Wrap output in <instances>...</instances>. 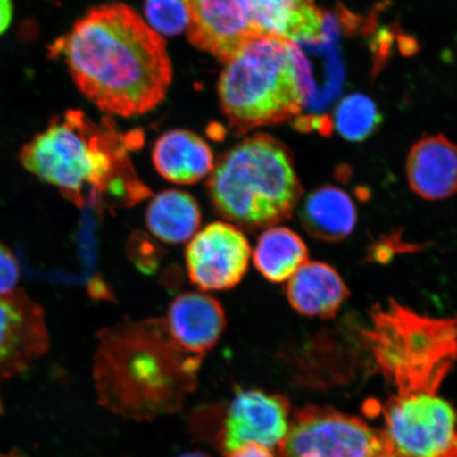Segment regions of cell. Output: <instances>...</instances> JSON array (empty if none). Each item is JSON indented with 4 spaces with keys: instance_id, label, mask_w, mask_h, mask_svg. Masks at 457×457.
Returning a JSON list of instances; mask_svg holds the SVG:
<instances>
[{
    "instance_id": "1",
    "label": "cell",
    "mask_w": 457,
    "mask_h": 457,
    "mask_svg": "<svg viewBox=\"0 0 457 457\" xmlns=\"http://www.w3.org/2000/svg\"><path fill=\"white\" fill-rule=\"evenodd\" d=\"M50 54L65 62L86 98L112 116L153 111L173 79L164 38L124 4L89 10L51 45Z\"/></svg>"
},
{
    "instance_id": "2",
    "label": "cell",
    "mask_w": 457,
    "mask_h": 457,
    "mask_svg": "<svg viewBox=\"0 0 457 457\" xmlns=\"http://www.w3.org/2000/svg\"><path fill=\"white\" fill-rule=\"evenodd\" d=\"M131 145L111 123L70 111L26 143L20 162L79 207L104 197L131 204L148 193L131 167Z\"/></svg>"
},
{
    "instance_id": "3",
    "label": "cell",
    "mask_w": 457,
    "mask_h": 457,
    "mask_svg": "<svg viewBox=\"0 0 457 457\" xmlns=\"http://www.w3.org/2000/svg\"><path fill=\"white\" fill-rule=\"evenodd\" d=\"M179 350L162 320L125 325L103 339L96 379L108 408L152 419L180 407L202 363Z\"/></svg>"
},
{
    "instance_id": "4",
    "label": "cell",
    "mask_w": 457,
    "mask_h": 457,
    "mask_svg": "<svg viewBox=\"0 0 457 457\" xmlns=\"http://www.w3.org/2000/svg\"><path fill=\"white\" fill-rule=\"evenodd\" d=\"M207 186L215 212L248 231L290 219L303 194L288 148L267 135L250 137L227 152Z\"/></svg>"
},
{
    "instance_id": "5",
    "label": "cell",
    "mask_w": 457,
    "mask_h": 457,
    "mask_svg": "<svg viewBox=\"0 0 457 457\" xmlns=\"http://www.w3.org/2000/svg\"><path fill=\"white\" fill-rule=\"evenodd\" d=\"M295 47L285 39H253L225 62L219 83L222 112L238 134L296 116L305 88Z\"/></svg>"
},
{
    "instance_id": "6",
    "label": "cell",
    "mask_w": 457,
    "mask_h": 457,
    "mask_svg": "<svg viewBox=\"0 0 457 457\" xmlns=\"http://www.w3.org/2000/svg\"><path fill=\"white\" fill-rule=\"evenodd\" d=\"M364 338L398 395L436 394L456 358L455 319L425 316L394 300L371 311Z\"/></svg>"
},
{
    "instance_id": "7",
    "label": "cell",
    "mask_w": 457,
    "mask_h": 457,
    "mask_svg": "<svg viewBox=\"0 0 457 457\" xmlns=\"http://www.w3.org/2000/svg\"><path fill=\"white\" fill-rule=\"evenodd\" d=\"M387 448L402 457H456L455 412L436 394L414 393L381 408Z\"/></svg>"
},
{
    "instance_id": "8",
    "label": "cell",
    "mask_w": 457,
    "mask_h": 457,
    "mask_svg": "<svg viewBox=\"0 0 457 457\" xmlns=\"http://www.w3.org/2000/svg\"><path fill=\"white\" fill-rule=\"evenodd\" d=\"M387 448L384 434L356 416L330 408L296 411L281 457H374Z\"/></svg>"
},
{
    "instance_id": "9",
    "label": "cell",
    "mask_w": 457,
    "mask_h": 457,
    "mask_svg": "<svg viewBox=\"0 0 457 457\" xmlns=\"http://www.w3.org/2000/svg\"><path fill=\"white\" fill-rule=\"evenodd\" d=\"M250 259L248 238L241 228L225 221L205 226L186 250L187 276L202 291L236 287L247 273Z\"/></svg>"
},
{
    "instance_id": "10",
    "label": "cell",
    "mask_w": 457,
    "mask_h": 457,
    "mask_svg": "<svg viewBox=\"0 0 457 457\" xmlns=\"http://www.w3.org/2000/svg\"><path fill=\"white\" fill-rule=\"evenodd\" d=\"M188 41L221 62L260 37L253 0H190Z\"/></svg>"
},
{
    "instance_id": "11",
    "label": "cell",
    "mask_w": 457,
    "mask_h": 457,
    "mask_svg": "<svg viewBox=\"0 0 457 457\" xmlns=\"http://www.w3.org/2000/svg\"><path fill=\"white\" fill-rule=\"evenodd\" d=\"M48 348L41 305L21 289L0 295V382L24 373Z\"/></svg>"
},
{
    "instance_id": "12",
    "label": "cell",
    "mask_w": 457,
    "mask_h": 457,
    "mask_svg": "<svg viewBox=\"0 0 457 457\" xmlns=\"http://www.w3.org/2000/svg\"><path fill=\"white\" fill-rule=\"evenodd\" d=\"M289 428L288 400L259 390L237 388L220 433L227 454L248 443L279 447Z\"/></svg>"
},
{
    "instance_id": "13",
    "label": "cell",
    "mask_w": 457,
    "mask_h": 457,
    "mask_svg": "<svg viewBox=\"0 0 457 457\" xmlns=\"http://www.w3.org/2000/svg\"><path fill=\"white\" fill-rule=\"evenodd\" d=\"M162 321L176 346L200 359L219 343L227 324L220 303L203 291L177 296Z\"/></svg>"
},
{
    "instance_id": "14",
    "label": "cell",
    "mask_w": 457,
    "mask_h": 457,
    "mask_svg": "<svg viewBox=\"0 0 457 457\" xmlns=\"http://www.w3.org/2000/svg\"><path fill=\"white\" fill-rule=\"evenodd\" d=\"M411 188L427 200L453 195L457 186L456 150L444 136L428 137L417 142L407 162Z\"/></svg>"
},
{
    "instance_id": "15",
    "label": "cell",
    "mask_w": 457,
    "mask_h": 457,
    "mask_svg": "<svg viewBox=\"0 0 457 457\" xmlns=\"http://www.w3.org/2000/svg\"><path fill=\"white\" fill-rule=\"evenodd\" d=\"M286 295L303 316L330 319L345 304L350 291L334 267L308 261L288 279Z\"/></svg>"
},
{
    "instance_id": "16",
    "label": "cell",
    "mask_w": 457,
    "mask_h": 457,
    "mask_svg": "<svg viewBox=\"0 0 457 457\" xmlns=\"http://www.w3.org/2000/svg\"><path fill=\"white\" fill-rule=\"evenodd\" d=\"M153 162L160 176L176 185L197 184L211 174L215 162L208 143L186 129H173L156 141Z\"/></svg>"
},
{
    "instance_id": "17",
    "label": "cell",
    "mask_w": 457,
    "mask_h": 457,
    "mask_svg": "<svg viewBox=\"0 0 457 457\" xmlns=\"http://www.w3.org/2000/svg\"><path fill=\"white\" fill-rule=\"evenodd\" d=\"M253 4L260 37L290 43L323 37L325 17L312 0H253Z\"/></svg>"
},
{
    "instance_id": "18",
    "label": "cell",
    "mask_w": 457,
    "mask_h": 457,
    "mask_svg": "<svg viewBox=\"0 0 457 457\" xmlns=\"http://www.w3.org/2000/svg\"><path fill=\"white\" fill-rule=\"evenodd\" d=\"M300 220L312 237L321 241L339 242L350 237L356 227V205L342 188L319 187L303 203Z\"/></svg>"
},
{
    "instance_id": "19",
    "label": "cell",
    "mask_w": 457,
    "mask_h": 457,
    "mask_svg": "<svg viewBox=\"0 0 457 457\" xmlns=\"http://www.w3.org/2000/svg\"><path fill=\"white\" fill-rule=\"evenodd\" d=\"M148 230L160 242L180 245L190 242L202 225V210L197 200L185 191L165 190L147 205Z\"/></svg>"
},
{
    "instance_id": "20",
    "label": "cell",
    "mask_w": 457,
    "mask_h": 457,
    "mask_svg": "<svg viewBox=\"0 0 457 457\" xmlns=\"http://www.w3.org/2000/svg\"><path fill=\"white\" fill-rule=\"evenodd\" d=\"M253 262L257 271L268 281L283 283L308 262L307 245L291 228L270 227L256 243Z\"/></svg>"
},
{
    "instance_id": "21",
    "label": "cell",
    "mask_w": 457,
    "mask_h": 457,
    "mask_svg": "<svg viewBox=\"0 0 457 457\" xmlns=\"http://www.w3.org/2000/svg\"><path fill=\"white\" fill-rule=\"evenodd\" d=\"M380 121L381 116L373 100L361 94L343 99L335 114L337 130L343 138L352 142L367 139Z\"/></svg>"
},
{
    "instance_id": "22",
    "label": "cell",
    "mask_w": 457,
    "mask_h": 457,
    "mask_svg": "<svg viewBox=\"0 0 457 457\" xmlns=\"http://www.w3.org/2000/svg\"><path fill=\"white\" fill-rule=\"evenodd\" d=\"M145 13L147 25L159 36H179L190 21V0H145Z\"/></svg>"
},
{
    "instance_id": "23",
    "label": "cell",
    "mask_w": 457,
    "mask_h": 457,
    "mask_svg": "<svg viewBox=\"0 0 457 457\" xmlns=\"http://www.w3.org/2000/svg\"><path fill=\"white\" fill-rule=\"evenodd\" d=\"M20 265L12 251L0 244V295L12 293L20 282Z\"/></svg>"
},
{
    "instance_id": "24",
    "label": "cell",
    "mask_w": 457,
    "mask_h": 457,
    "mask_svg": "<svg viewBox=\"0 0 457 457\" xmlns=\"http://www.w3.org/2000/svg\"><path fill=\"white\" fill-rule=\"evenodd\" d=\"M227 457H274L271 450L264 445L248 443L227 453Z\"/></svg>"
},
{
    "instance_id": "25",
    "label": "cell",
    "mask_w": 457,
    "mask_h": 457,
    "mask_svg": "<svg viewBox=\"0 0 457 457\" xmlns=\"http://www.w3.org/2000/svg\"><path fill=\"white\" fill-rule=\"evenodd\" d=\"M12 19V0H0V36L7 31Z\"/></svg>"
},
{
    "instance_id": "26",
    "label": "cell",
    "mask_w": 457,
    "mask_h": 457,
    "mask_svg": "<svg viewBox=\"0 0 457 457\" xmlns=\"http://www.w3.org/2000/svg\"><path fill=\"white\" fill-rule=\"evenodd\" d=\"M374 457H402V456H399L398 454L394 453L393 451L386 448L385 450H382L381 453H379L378 454H376Z\"/></svg>"
},
{
    "instance_id": "27",
    "label": "cell",
    "mask_w": 457,
    "mask_h": 457,
    "mask_svg": "<svg viewBox=\"0 0 457 457\" xmlns=\"http://www.w3.org/2000/svg\"><path fill=\"white\" fill-rule=\"evenodd\" d=\"M179 457H211L208 454L204 453H199V451H192V453H184Z\"/></svg>"
},
{
    "instance_id": "28",
    "label": "cell",
    "mask_w": 457,
    "mask_h": 457,
    "mask_svg": "<svg viewBox=\"0 0 457 457\" xmlns=\"http://www.w3.org/2000/svg\"><path fill=\"white\" fill-rule=\"evenodd\" d=\"M0 457H25V456H21L20 454L12 453H10V454H2V455H0Z\"/></svg>"
},
{
    "instance_id": "29",
    "label": "cell",
    "mask_w": 457,
    "mask_h": 457,
    "mask_svg": "<svg viewBox=\"0 0 457 457\" xmlns=\"http://www.w3.org/2000/svg\"><path fill=\"white\" fill-rule=\"evenodd\" d=\"M0 413H2V403H0Z\"/></svg>"
}]
</instances>
